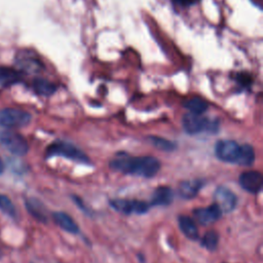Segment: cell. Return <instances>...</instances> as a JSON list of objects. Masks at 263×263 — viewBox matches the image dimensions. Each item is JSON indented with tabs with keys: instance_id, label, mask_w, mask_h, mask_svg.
<instances>
[{
	"instance_id": "cell-13",
	"label": "cell",
	"mask_w": 263,
	"mask_h": 263,
	"mask_svg": "<svg viewBox=\"0 0 263 263\" xmlns=\"http://www.w3.org/2000/svg\"><path fill=\"white\" fill-rule=\"evenodd\" d=\"M174 198V192L172 188L167 186L157 187L152 194L150 204L151 205H168Z\"/></svg>"
},
{
	"instance_id": "cell-22",
	"label": "cell",
	"mask_w": 263,
	"mask_h": 263,
	"mask_svg": "<svg viewBox=\"0 0 263 263\" xmlns=\"http://www.w3.org/2000/svg\"><path fill=\"white\" fill-rule=\"evenodd\" d=\"M219 242V235L216 231L210 230L204 233L201 239V246L208 249L209 251H215Z\"/></svg>"
},
{
	"instance_id": "cell-16",
	"label": "cell",
	"mask_w": 263,
	"mask_h": 263,
	"mask_svg": "<svg viewBox=\"0 0 263 263\" xmlns=\"http://www.w3.org/2000/svg\"><path fill=\"white\" fill-rule=\"evenodd\" d=\"M17 64L22 70L29 71V72L38 71L42 68V65L39 62V60L37 58L31 55V53L29 51L20 53V55L17 57Z\"/></svg>"
},
{
	"instance_id": "cell-23",
	"label": "cell",
	"mask_w": 263,
	"mask_h": 263,
	"mask_svg": "<svg viewBox=\"0 0 263 263\" xmlns=\"http://www.w3.org/2000/svg\"><path fill=\"white\" fill-rule=\"evenodd\" d=\"M0 210L6 214L7 216L11 217V218H16L17 213H16V209L14 206V204L12 203V201L10 200V198L4 194L0 193Z\"/></svg>"
},
{
	"instance_id": "cell-4",
	"label": "cell",
	"mask_w": 263,
	"mask_h": 263,
	"mask_svg": "<svg viewBox=\"0 0 263 263\" xmlns=\"http://www.w3.org/2000/svg\"><path fill=\"white\" fill-rule=\"evenodd\" d=\"M241 145L232 140H220L215 146L216 156L224 162L238 164Z\"/></svg>"
},
{
	"instance_id": "cell-8",
	"label": "cell",
	"mask_w": 263,
	"mask_h": 263,
	"mask_svg": "<svg viewBox=\"0 0 263 263\" xmlns=\"http://www.w3.org/2000/svg\"><path fill=\"white\" fill-rule=\"evenodd\" d=\"M215 203L220 208L222 213L232 212L237 203L236 195L227 187L219 186L214 192Z\"/></svg>"
},
{
	"instance_id": "cell-11",
	"label": "cell",
	"mask_w": 263,
	"mask_h": 263,
	"mask_svg": "<svg viewBox=\"0 0 263 263\" xmlns=\"http://www.w3.org/2000/svg\"><path fill=\"white\" fill-rule=\"evenodd\" d=\"M203 183L204 182L201 179H190L182 181L179 185V193L183 198H193L197 195V193L203 186Z\"/></svg>"
},
{
	"instance_id": "cell-9",
	"label": "cell",
	"mask_w": 263,
	"mask_h": 263,
	"mask_svg": "<svg viewBox=\"0 0 263 263\" xmlns=\"http://www.w3.org/2000/svg\"><path fill=\"white\" fill-rule=\"evenodd\" d=\"M239 184L246 191L256 194L262 189L263 177L259 172L247 171L239 176Z\"/></svg>"
},
{
	"instance_id": "cell-26",
	"label": "cell",
	"mask_w": 263,
	"mask_h": 263,
	"mask_svg": "<svg viewBox=\"0 0 263 263\" xmlns=\"http://www.w3.org/2000/svg\"><path fill=\"white\" fill-rule=\"evenodd\" d=\"M2 171H3V162H2V160L0 158V174L2 173Z\"/></svg>"
},
{
	"instance_id": "cell-10",
	"label": "cell",
	"mask_w": 263,
	"mask_h": 263,
	"mask_svg": "<svg viewBox=\"0 0 263 263\" xmlns=\"http://www.w3.org/2000/svg\"><path fill=\"white\" fill-rule=\"evenodd\" d=\"M194 217L201 225H209L216 222L222 216V211L220 208L214 202L213 204L206 208H198L193 211Z\"/></svg>"
},
{
	"instance_id": "cell-14",
	"label": "cell",
	"mask_w": 263,
	"mask_h": 263,
	"mask_svg": "<svg viewBox=\"0 0 263 263\" xmlns=\"http://www.w3.org/2000/svg\"><path fill=\"white\" fill-rule=\"evenodd\" d=\"M26 208L28 210V212L38 221L40 222H47V211L46 208L44 206V204L38 200L37 198L34 197H30L26 199Z\"/></svg>"
},
{
	"instance_id": "cell-19",
	"label": "cell",
	"mask_w": 263,
	"mask_h": 263,
	"mask_svg": "<svg viewBox=\"0 0 263 263\" xmlns=\"http://www.w3.org/2000/svg\"><path fill=\"white\" fill-rule=\"evenodd\" d=\"M21 80V73L12 68L0 67V84L10 85Z\"/></svg>"
},
{
	"instance_id": "cell-5",
	"label": "cell",
	"mask_w": 263,
	"mask_h": 263,
	"mask_svg": "<svg viewBox=\"0 0 263 263\" xmlns=\"http://www.w3.org/2000/svg\"><path fill=\"white\" fill-rule=\"evenodd\" d=\"M31 121V115L20 109L6 108L0 110V124L2 126L12 128L22 127Z\"/></svg>"
},
{
	"instance_id": "cell-1",
	"label": "cell",
	"mask_w": 263,
	"mask_h": 263,
	"mask_svg": "<svg viewBox=\"0 0 263 263\" xmlns=\"http://www.w3.org/2000/svg\"><path fill=\"white\" fill-rule=\"evenodd\" d=\"M109 165L113 171L144 178H152L160 170V162L156 157L130 156L125 152L117 153Z\"/></svg>"
},
{
	"instance_id": "cell-17",
	"label": "cell",
	"mask_w": 263,
	"mask_h": 263,
	"mask_svg": "<svg viewBox=\"0 0 263 263\" xmlns=\"http://www.w3.org/2000/svg\"><path fill=\"white\" fill-rule=\"evenodd\" d=\"M33 88L36 93L44 97H49L57 90V85L44 78H36L33 81Z\"/></svg>"
},
{
	"instance_id": "cell-21",
	"label": "cell",
	"mask_w": 263,
	"mask_h": 263,
	"mask_svg": "<svg viewBox=\"0 0 263 263\" xmlns=\"http://www.w3.org/2000/svg\"><path fill=\"white\" fill-rule=\"evenodd\" d=\"M255 160V150L253 146L249 144H243L241 145V152H240V157L238 164L239 165H251Z\"/></svg>"
},
{
	"instance_id": "cell-25",
	"label": "cell",
	"mask_w": 263,
	"mask_h": 263,
	"mask_svg": "<svg viewBox=\"0 0 263 263\" xmlns=\"http://www.w3.org/2000/svg\"><path fill=\"white\" fill-rule=\"evenodd\" d=\"M175 4H178L180 6H184V7H187V6H191V5H194L196 3L199 2V0H172Z\"/></svg>"
},
{
	"instance_id": "cell-24",
	"label": "cell",
	"mask_w": 263,
	"mask_h": 263,
	"mask_svg": "<svg viewBox=\"0 0 263 263\" xmlns=\"http://www.w3.org/2000/svg\"><path fill=\"white\" fill-rule=\"evenodd\" d=\"M236 81L242 87H249L252 84V77L248 73H239L236 75Z\"/></svg>"
},
{
	"instance_id": "cell-12",
	"label": "cell",
	"mask_w": 263,
	"mask_h": 263,
	"mask_svg": "<svg viewBox=\"0 0 263 263\" xmlns=\"http://www.w3.org/2000/svg\"><path fill=\"white\" fill-rule=\"evenodd\" d=\"M52 219L55 224L65 231L71 234H77L79 232V227L77 223L67 213L54 212L52 214Z\"/></svg>"
},
{
	"instance_id": "cell-15",
	"label": "cell",
	"mask_w": 263,
	"mask_h": 263,
	"mask_svg": "<svg viewBox=\"0 0 263 263\" xmlns=\"http://www.w3.org/2000/svg\"><path fill=\"white\" fill-rule=\"evenodd\" d=\"M178 223L180 230L184 233L186 237L191 240H196L198 238V229L195 222L188 216H179Z\"/></svg>"
},
{
	"instance_id": "cell-18",
	"label": "cell",
	"mask_w": 263,
	"mask_h": 263,
	"mask_svg": "<svg viewBox=\"0 0 263 263\" xmlns=\"http://www.w3.org/2000/svg\"><path fill=\"white\" fill-rule=\"evenodd\" d=\"M183 105L190 113L193 114H202L209 108V104L203 99L198 97H193L191 99L186 100Z\"/></svg>"
},
{
	"instance_id": "cell-6",
	"label": "cell",
	"mask_w": 263,
	"mask_h": 263,
	"mask_svg": "<svg viewBox=\"0 0 263 263\" xmlns=\"http://www.w3.org/2000/svg\"><path fill=\"white\" fill-rule=\"evenodd\" d=\"M0 143L6 150L17 156L27 154L29 150L27 140L22 135L13 132L2 133L0 136Z\"/></svg>"
},
{
	"instance_id": "cell-2",
	"label": "cell",
	"mask_w": 263,
	"mask_h": 263,
	"mask_svg": "<svg viewBox=\"0 0 263 263\" xmlns=\"http://www.w3.org/2000/svg\"><path fill=\"white\" fill-rule=\"evenodd\" d=\"M45 156L47 158L53 156H62L79 163L87 165L91 164L89 157L82 150H80L74 144L62 140H57L48 145L45 150Z\"/></svg>"
},
{
	"instance_id": "cell-7",
	"label": "cell",
	"mask_w": 263,
	"mask_h": 263,
	"mask_svg": "<svg viewBox=\"0 0 263 263\" xmlns=\"http://www.w3.org/2000/svg\"><path fill=\"white\" fill-rule=\"evenodd\" d=\"M109 204L117 212L130 215V214H145L148 212L149 204L142 200H134V199H123V198H115L110 199Z\"/></svg>"
},
{
	"instance_id": "cell-3",
	"label": "cell",
	"mask_w": 263,
	"mask_h": 263,
	"mask_svg": "<svg viewBox=\"0 0 263 263\" xmlns=\"http://www.w3.org/2000/svg\"><path fill=\"white\" fill-rule=\"evenodd\" d=\"M182 125L184 130L189 135H196L204 132L216 133L219 129V121L217 119H210L201 114L186 113L182 118Z\"/></svg>"
},
{
	"instance_id": "cell-20",
	"label": "cell",
	"mask_w": 263,
	"mask_h": 263,
	"mask_svg": "<svg viewBox=\"0 0 263 263\" xmlns=\"http://www.w3.org/2000/svg\"><path fill=\"white\" fill-rule=\"evenodd\" d=\"M148 141L157 149L162 150V151H173L176 149V144L173 143L170 140H166L164 138H160L157 136H150L148 137Z\"/></svg>"
}]
</instances>
